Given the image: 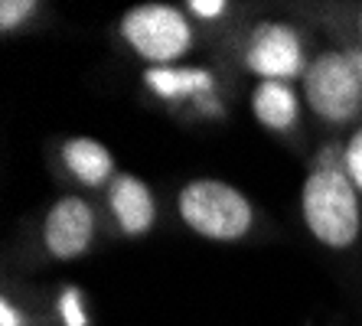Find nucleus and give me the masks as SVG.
Wrapping results in <instances>:
<instances>
[{"instance_id":"obj_1","label":"nucleus","mask_w":362,"mask_h":326,"mask_svg":"<svg viewBox=\"0 0 362 326\" xmlns=\"http://www.w3.org/2000/svg\"><path fill=\"white\" fill-rule=\"evenodd\" d=\"M300 219L307 232L329 251H346L362 235L359 190L346 173L343 144H327L300 186Z\"/></svg>"},{"instance_id":"obj_2","label":"nucleus","mask_w":362,"mask_h":326,"mask_svg":"<svg viewBox=\"0 0 362 326\" xmlns=\"http://www.w3.org/2000/svg\"><path fill=\"white\" fill-rule=\"evenodd\" d=\"M180 222L206 242H242L255 228V206L238 186L216 180V176H196L177 192Z\"/></svg>"},{"instance_id":"obj_3","label":"nucleus","mask_w":362,"mask_h":326,"mask_svg":"<svg viewBox=\"0 0 362 326\" xmlns=\"http://www.w3.org/2000/svg\"><path fill=\"white\" fill-rule=\"evenodd\" d=\"M118 33L127 50L141 62H147V69L173 66L183 56H189V50L196 46V33L186 10L173 7V4H160V0L124 10Z\"/></svg>"},{"instance_id":"obj_4","label":"nucleus","mask_w":362,"mask_h":326,"mask_svg":"<svg viewBox=\"0 0 362 326\" xmlns=\"http://www.w3.org/2000/svg\"><path fill=\"white\" fill-rule=\"evenodd\" d=\"M300 95L307 108L323 124H349L362 111V82L346 50H320L300 78Z\"/></svg>"},{"instance_id":"obj_5","label":"nucleus","mask_w":362,"mask_h":326,"mask_svg":"<svg viewBox=\"0 0 362 326\" xmlns=\"http://www.w3.org/2000/svg\"><path fill=\"white\" fill-rule=\"evenodd\" d=\"M242 62L258 82H294V78H303L310 66L300 30L284 20L255 23L245 40Z\"/></svg>"},{"instance_id":"obj_6","label":"nucleus","mask_w":362,"mask_h":326,"mask_svg":"<svg viewBox=\"0 0 362 326\" xmlns=\"http://www.w3.org/2000/svg\"><path fill=\"white\" fill-rule=\"evenodd\" d=\"M95 232H98V219L92 202L78 192H66L52 202L42 219V248L56 261H78L82 255H88Z\"/></svg>"},{"instance_id":"obj_7","label":"nucleus","mask_w":362,"mask_h":326,"mask_svg":"<svg viewBox=\"0 0 362 326\" xmlns=\"http://www.w3.org/2000/svg\"><path fill=\"white\" fill-rule=\"evenodd\" d=\"M108 209L115 226L127 238H141L157 226V199L153 190L134 173H118L108 186Z\"/></svg>"},{"instance_id":"obj_8","label":"nucleus","mask_w":362,"mask_h":326,"mask_svg":"<svg viewBox=\"0 0 362 326\" xmlns=\"http://www.w3.org/2000/svg\"><path fill=\"white\" fill-rule=\"evenodd\" d=\"M303 95L291 82H258L252 92L255 121L271 134H291L300 124Z\"/></svg>"},{"instance_id":"obj_9","label":"nucleus","mask_w":362,"mask_h":326,"mask_svg":"<svg viewBox=\"0 0 362 326\" xmlns=\"http://www.w3.org/2000/svg\"><path fill=\"white\" fill-rule=\"evenodd\" d=\"M59 157L69 173L76 176L82 186H88V190L111 186V180L118 176L111 151L101 141H95V137H66L59 147Z\"/></svg>"},{"instance_id":"obj_10","label":"nucleus","mask_w":362,"mask_h":326,"mask_svg":"<svg viewBox=\"0 0 362 326\" xmlns=\"http://www.w3.org/2000/svg\"><path fill=\"white\" fill-rule=\"evenodd\" d=\"M144 85L163 101H202L216 92V76L209 69L193 66H163V69H144Z\"/></svg>"},{"instance_id":"obj_11","label":"nucleus","mask_w":362,"mask_h":326,"mask_svg":"<svg viewBox=\"0 0 362 326\" xmlns=\"http://www.w3.org/2000/svg\"><path fill=\"white\" fill-rule=\"evenodd\" d=\"M36 10H40L36 0H4V4H0V33L10 36L13 30L30 23V20L36 17Z\"/></svg>"},{"instance_id":"obj_12","label":"nucleus","mask_w":362,"mask_h":326,"mask_svg":"<svg viewBox=\"0 0 362 326\" xmlns=\"http://www.w3.org/2000/svg\"><path fill=\"white\" fill-rule=\"evenodd\" d=\"M343 151H346V173H349L353 186L359 190V196H362V124L346 137Z\"/></svg>"},{"instance_id":"obj_13","label":"nucleus","mask_w":362,"mask_h":326,"mask_svg":"<svg viewBox=\"0 0 362 326\" xmlns=\"http://www.w3.org/2000/svg\"><path fill=\"white\" fill-rule=\"evenodd\" d=\"M186 10H189L196 20H222L228 13V4L226 0H189Z\"/></svg>"},{"instance_id":"obj_14","label":"nucleus","mask_w":362,"mask_h":326,"mask_svg":"<svg viewBox=\"0 0 362 326\" xmlns=\"http://www.w3.org/2000/svg\"><path fill=\"white\" fill-rule=\"evenodd\" d=\"M62 317H66V326H85V313L78 310V293L76 291L62 293Z\"/></svg>"},{"instance_id":"obj_15","label":"nucleus","mask_w":362,"mask_h":326,"mask_svg":"<svg viewBox=\"0 0 362 326\" xmlns=\"http://www.w3.org/2000/svg\"><path fill=\"white\" fill-rule=\"evenodd\" d=\"M0 326H26V313L10 297H0Z\"/></svg>"},{"instance_id":"obj_16","label":"nucleus","mask_w":362,"mask_h":326,"mask_svg":"<svg viewBox=\"0 0 362 326\" xmlns=\"http://www.w3.org/2000/svg\"><path fill=\"white\" fill-rule=\"evenodd\" d=\"M346 52H349V59H353L356 76H359V82H362V50H359V46H346Z\"/></svg>"},{"instance_id":"obj_17","label":"nucleus","mask_w":362,"mask_h":326,"mask_svg":"<svg viewBox=\"0 0 362 326\" xmlns=\"http://www.w3.org/2000/svg\"><path fill=\"white\" fill-rule=\"evenodd\" d=\"M356 30H359V50H362V10H359V23H356Z\"/></svg>"}]
</instances>
